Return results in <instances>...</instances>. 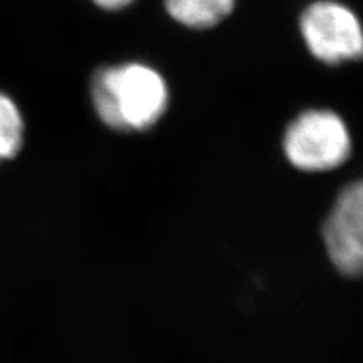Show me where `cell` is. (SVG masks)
Masks as SVG:
<instances>
[{"mask_svg": "<svg viewBox=\"0 0 363 363\" xmlns=\"http://www.w3.org/2000/svg\"><path fill=\"white\" fill-rule=\"evenodd\" d=\"M235 0H165L168 13L189 28H209L230 14Z\"/></svg>", "mask_w": 363, "mask_h": 363, "instance_id": "obj_5", "label": "cell"}, {"mask_svg": "<svg viewBox=\"0 0 363 363\" xmlns=\"http://www.w3.org/2000/svg\"><path fill=\"white\" fill-rule=\"evenodd\" d=\"M301 33L315 58L327 64L360 60L363 29L354 13L330 0L312 4L301 16Z\"/></svg>", "mask_w": 363, "mask_h": 363, "instance_id": "obj_3", "label": "cell"}, {"mask_svg": "<svg viewBox=\"0 0 363 363\" xmlns=\"http://www.w3.org/2000/svg\"><path fill=\"white\" fill-rule=\"evenodd\" d=\"M132 2L133 0H94V4L105 9H120Z\"/></svg>", "mask_w": 363, "mask_h": 363, "instance_id": "obj_7", "label": "cell"}, {"mask_svg": "<svg viewBox=\"0 0 363 363\" xmlns=\"http://www.w3.org/2000/svg\"><path fill=\"white\" fill-rule=\"evenodd\" d=\"M23 118L16 104L8 96L0 94V161L17 155L23 144Z\"/></svg>", "mask_w": 363, "mask_h": 363, "instance_id": "obj_6", "label": "cell"}, {"mask_svg": "<svg viewBox=\"0 0 363 363\" xmlns=\"http://www.w3.org/2000/svg\"><path fill=\"white\" fill-rule=\"evenodd\" d=\"M91 96L100 120L118 132L149 129L168 105L161 74L133 62L100 70L91 85Z\"/></svg>", "mask_w": 363, "mask_h": 363, "instance_id": "obj_1", "label": "cell"}, {"mask_svg": "<svg viewBox=\"0 0 363 363\" xmlns=\"http://www.w3.org/2000/svg\"><path fill=\"white\" fill-rule=\"evenodd\" d=\"M323 238L340 274H363V180L340 192L323 227Z\"/></svg>", "mask_w": 363, "mask_h": 363, "instance_id": "obj_4", "label": "cell"}, {"mask_svg": "<svg viewBox=\"0 0 363 363\" xmlns=\"http://www.w3.org/2000/svg\"><path fill=\"white\" fill-rule=\"evenodd\" d=\"M286 157L304 172L339 167L351 152L348 129L330 111H308L295 118L283 141Z\"/></svg>", "mask_w": 363, "mask_h": 363, "instance_id": "obj_2", "label": "cell"}]
</instances>
